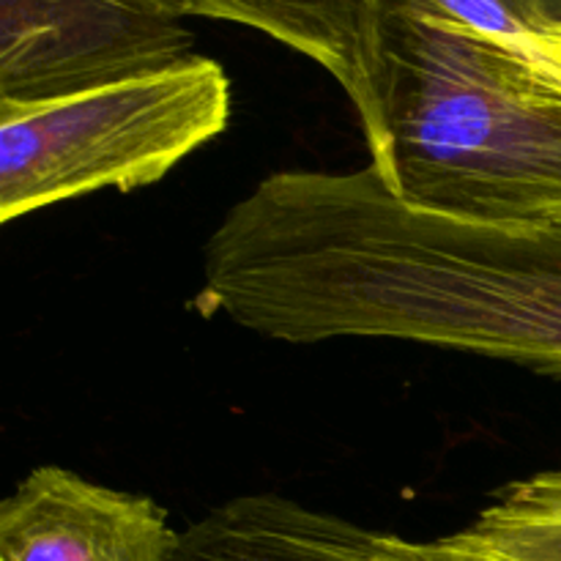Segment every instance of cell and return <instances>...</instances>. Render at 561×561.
<instances>
[{
  "label": "cell",
  "mask_w": 561,
  "mask_h": 561,
  "mask_svg": "<svg viewBox=\"0 0 561 561\" xmlns=\"http://www.w3.org/2000/svg\"><path fill=\"white\" fill-rule=\"evenodd\" d=\"M436 548L449 561H561V466L507 485Z\"/></svg>",
  "instance_id": "obj_7"
},
{
  "label": "cell",
  "mask_w": 561,
  "mask_h": 561,
  "mask_svg": "<svg viewBox=\"0 0 561 561\" xmlns=\"http://www.w3.org/2000/svg\"><path fill=\"white\" fill-rule=\"evenodd\" d=\"M381 14L383 184L485 225L561 222V88L518 47L460 22Z\"/></svg>",
  "instance_id": "obj_1"
},
{
  "label": "cell",
  "mask_w": 561,
  "mask_h": 561,
  "mask_svg": "<svg viewBox=\"0 0 561 561\" xmlns=\"http://www.w3.org/2000/svg\"><path fill=\"white\" fill-rule=\"evenodd\" d=\"M557 31H559V33H561V27H557Z\"/></svg>",
  "instance_id": "obj_10"
},
{
  "label": "cell",
  "mask_w": 561,
  "mask_h": 561,
  "mask_svg": "<svg viewBox=\"0 0 561 561\" xmlns=\"http://www.w3.org/2000/svg\"><path fill=\"white\" fill-rule=\"evenodd\" d=\"M195 55L184 20L146 0H0V99L42 102Z\"/></svg>",
  "instance_id": "obj_3"
},
{
  "label": "cell",
  "mask_w": 561,
  "mask_h": 561,
  "mask_svg": "<svg viewBox=\"0 0 561 561\" xmlns=\"http://www.w3.org/2000/svg\"><path fill=\"white\" fill-rule=\"evenodd\" d=\"M376 5L460 22L510 47H526L561 27V0H376Z\"/></svg>",
  "instance_id": "obj_8"
},
{
  "label": "cell",
  "mask_w": 561,
  "mask_h": 561,
  "mask_svg": "<svg viewBox=\"0 0 561 561\" xmlns=\"http://www.w3.org/2000/svg\"><path fill=\"white\" fill-rule=\"evenodd\" d=\"M181 531L142 493L38 466L0 504V561H173Z\"/></svg>",
  "instance_id": "obj_4"
},
{
  "label": "cell",
  "mask_w": 561,
  "mask_h": 561,
  "mask_svg": "<svg viewBox=\"0 0 561 561\" xmlns=\"http://www.w3.org/2000/svg\"><path fill=\"white\" fill-rule=\"evenodd\" d=\"M518 49H524V53L535 60L537 69H540L546 77H551V80L561 88V33L559 31L546 33V36L535 38V42H529L526 47H518Z\"/></svg>",
  "instance_id": "obj_9"
},
{
  "label": "cell",
  "mask_w": 561,
  "mask_h": 561,
  "mask_svg": "<svg viewBox=\"0 0 561 561\" xmlns=\"http://www.w3.org/2000/svg\"><path fill=\"white\" fill-rule=\"evenodd\" d=\"M170 16L239 22L307 55L337 80L356 110L370 164L389 162L383 115L381 14L376 0H146Z\"/></svg>",
  "instance_id": "obj_5"
},
{
  "label": "cell",
  "mask_w": 561,
  "mask_h": 561,
  "mask_svg": "<svg viewBox=\"0 0 561 561\" xmlns=\"http://www.w3.org/2000/svg\"><path fill=\"white\" fill-rule=\"evenodd\" d=\"M173 561H449L436 542L321 513L277 493L236 496L179 537Z\"/></svg>",
  "instance_id": "obj_6"
},
{
  "label": "cell",
  "mask_w": 561,
  "mask_h": 561,
  "mask_svg": "<svg viewBox=\"0 0 561 561\" xmlns=\"http://www.w3.org/2000/svg\"><path fill=\"white\" fill-rule=\"evenodd\" d=\"M228 121L230 80L203 55L69 96L0 99V222L157 184Z\"/></svg>",
  "instance_id": "obj_2"
}]
</instances>
